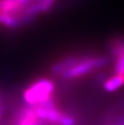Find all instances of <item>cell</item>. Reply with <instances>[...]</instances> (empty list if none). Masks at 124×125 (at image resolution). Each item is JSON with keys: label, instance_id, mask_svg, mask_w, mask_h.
Here are the masks:
<instances>
[{"label": "cell", "instance_id": "6da1fadb", "mask_svg": "<svg viewBox=\"0 0 124 125\" xmlns=\"http://www.w3.org/2000/svg\"><path fill=\"white\" fill-rule=\"evenodd\" d=\"M54 83L46 78L36 80L23 91V100L29 105H37L53 99Z\"/></svg>", "mask_w": 124, "mask_h": 125}, {"label": "cell", "instance_id": "7a4b0ae2", "mask_svg": "<svg viewBox=\"0 0 124 125\" xmlns=\"http://www.w3.org/2000/svg\"><path fill=\"white\" fill-rule=\"evenodd\" d=\"M109 62V58L106 56L97 57H82L73 66L62 72L60 76L63 79H73L86 75L97 68L103 67Z\"/></svg>", "mask_w": 124, "mask_h": 125}, {"label": "cell", "instance_id": "3957f363", "mask_svg": "<svg viewBox=\"0 0 124 125\" xmlns=\"http://www.w3.org/2000/svg\"><path fill=\"white\" fill-rule=\"evenodd\" d=\"M16 125H42L43 120L39 119L35 113L34 106L23 107L16 117Z\"/></svg>", "mask_w": 124, "mask_h": 125}, {"label": "cell", "instance_id": "277c9868", "mask_svg": "<svg viewBox=\"0 0 124 125\" xmlns=\"http://www.w3.org/2000/svg\"><path fill=\"white\" fill-rule=\"evenodd\" d=\"M82 57H79V56H68V57H65V58L60 60L59 62H55L51 66V72L53 74H56V75H61L62 72L67 70L69 67L73 66Z\"/></svg>", "mask_w": 124, "mask_h": 125}, {"label": "cell", "instance_id": "5b68a950", "mask_svg": "<svg viewBox=\"0 0 124 125\" xmlns=\"http://www.w3.org/2000/svg\"><path fill=\"white\" fill-rule=\"evenodd\" d=\"M124 85V75L114 74L103 82V89L106 92H114Z\"/></svg>", "mask_w": 124, "mask_h": 125}, {"label": "cell", "instance_id": "8992f818", "mask_svg": "<svg viewBox=\"0 0 124 125\" xmlns=\"http://www.w3.org/2000/svg\"><path fill=\"white\" fill-rule=\"evenodd\" d=\"M58 124H60V125H74L75 124V118L73 116H71L70 114L63 112L62 117L60 118Z\"/></svg>", "mask_w": 124, "mask_h": 125}]
</instances>
